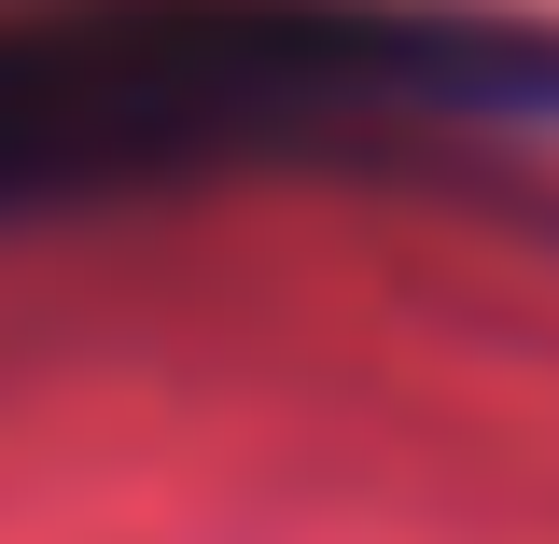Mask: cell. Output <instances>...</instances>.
Listing matches in <instances>:
<instances>
[{"label": "cell", "mask_w": 559, "mask_h": 544, "mask_svg": "<svg viewBox=\"0 0 559 544\" xmlns=\"http://www.w3.org/2000/svg\"><path fill=\"white\" fill-rule=\"evenodd\" d=\"M559 154V28L419 0H14L0 223L294 154Z\"/></svg>", "instance_id": "6da1fadb"}]
</instances>
